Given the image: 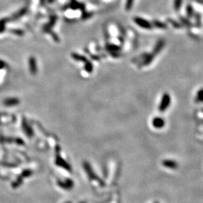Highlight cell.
<instances>
[{"label": "cell", "mask_w": 203, "mask_h": 203, "mask_svg": "<svg viewBox=\"0 0 203 203\" xmlns=\"http://www.w3.org/2000/svg\"><path fill=\"white\" fill-rule=\"evenodd\" d=\"M85 171L87 172L88 176H89V177H90V179H93V180L97 181V182H99V183L101 185H102V186L104 185V182L102 179H99V177L94 173V172L93 171V170H92L91 167L90 166V165H89L88 164H85Z\"/></svg>", "instance_id": "2"}, {"label": "cell", "mask_w": 203, "mask_h": 203, "mask_svg": "<svg viewBox=\"0 0 203 203\" xmlns=\"http://www.w3.org/2000/svg\"><path fill=\"white\" fill-rule=\"evenodd\" d=\"M163 166L170 170H176L178 168V163L172 159H164L162 162Z\"/></svg>", "instance_id": "5"}, {"label": "cell", "mask_w": 203, "mask_h": 203, "mask_svg": "<svg viewBox=\"0 0 203 203\" xmlns=\"http://www.w3.org/2000/svg\"><path fill=\"white\" fill-rule=\"evenodd\" d=\"M36 60L34 58L31 57L29 59V65H30V68H31L32 72H34L35 71H36Z\"/></svg>", "instance_id": "7"}, {"label": "cell", "mask_w": 203, "mask_h": 203, "mask_svg": "<svg viewBox=\"0 0 203 203\" xmlns=\"http://www.w3.org/2000/svg\"><path fill=\"white\" fill-rule=\"evenodd\" d=\"M166 124L164 119L163 117L155 116L152 120V125L156 129H162L163 128Z\"/></svg>", "instance_id": "4"}, {"label": "cell", "mask_w": 203, "mask_h": 203, "mask_svg": "<svg viewBox=\"0 0 203 203\" xmlns=\"http://www.w3.org/2000/svg\"><path fill=\"white\" fill-rule=\"evenodd\" d=\"M195 100L198 103H203V89H200L196 92Z\"/></svg>", "instance_id": "6"}, {"label": "cell", "mask_w": 203, "mask_h": 203, "mask_svg": "<svg viewBox=\"0 0 203 203\" xmlns=\"http://www.w3.org/2000/svg\"><path fill=\"white\" fill-rule=\"evenodd\" d=\"M134 0H126V11H129L131 10V8L132 7L133 4H134Z\"/></svg>", "instance_id": "8"}, {"label": "cell", "mask_w": 203, "mask_h": 203, "mask_svg": "<svg viewBox=\"0 0 203 203\" xmlns=\"http://www.w3.org/2000/svg\"><path fill=\"white\" fill-rule=\"evenodd\" d=\"M154 203H159V202H154Z\"/></svg>", "instance_id": "9"}, {"label": "cell", "mask_w": 203, "mask_h": 203, "mask_svg": "<svg viewBox=\"0 0 203 203\" xmlns=\"http://www.w3.org/2000/svg\"><path fill=\"white\" fill-rule=\"evenodd\" d=\"M171 101H172V99H171L170 95L167 92L164 93L161 97L159 105H158V110L160 113H164L166 111L170 106Z\"/></svg>", "instance_id": "1"}, {"label": "cell", "mask_w": 203, "mask_h": 203, "mask_svg": "<svg viewBox=\"0 0 203 203\" xmlns=\"http://www.w3.org/2000/svg\"><path fill=\"white\" fill-rule=\"evenodd\" d=\"M134 21L135 24H138V26L143 28V29H150L152 27V25L150 24L149 22L143 18L136 17L134 18Z\"/></svg>", "instance_id": "3"}]
</instances>
